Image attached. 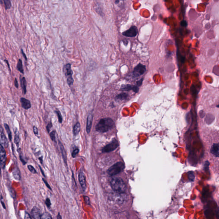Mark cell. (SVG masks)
I'll return each mask as SVG.
<instances>
[{"label":"cell","instance_id":"cell-1","mask_svg":"<svg viewBox=\"0 0 219 219\" xmlns=\"http://www.w3.org/2000/svg\"><path fill=\"white\" fill-rule=\"evenodd\" d=\"M114 121L111 118L102 119L96 126V130L99 133H105L114 127Z\"/></svg>","mask_w":219,"mask_h":219},{"label":"cell","instance_id":"cell-2","mask_svg":"<svg viewBox=\"0 0 219 219\" xmlns=\"http://www.w3.org/2000/svg\"><path fill=\"white\" fill-rule=\"evenodd\" d=\"M111 184L112 189L117 193H123L126 190V185L121 178H113L111 181Z\"/></svg>","mask_w":219,"mask_h":219},{"label":"cell","instance_id":"cell-3","mask_svg":"<svg viewBox=\"0 0 219 219\" xmlns=\"http://www.w3.org/2000/svg\"><path fill=\"white\" fill-rule=\"evenodd\" d=\"M125 168V165L121 162L117 163L113 165L108 170V173L111 176H114L121 173Z\"/></svg>","mask_w":219,"mask_h":219},{"label":"cell","instance_id":"cell-4","mask_svg":"<svg viewBox=\"0 0 219 219\" xmlns=\"http://www.w3.org/2000/svg\"><path fill=\"white\" fill-rule=\"evenodd\" d=\"M146 71V67L145 66L140 64L137 65L132 72V77L137 78L143 74Z\"/></svg>","mask_w":219,"mask_h":219},{"label":"cell","instance_id":"cell-5","mask_svg":"<svg viewBox=\"0 0 219 219\" xmlns=\"http://www.w3.org/2000/svg\"><path fill=\"white\" fill-rule=\"evenodd\" d=\"M138 33V30L135 26H132L130 28L123 33V35L126 37H135Z\"/></svg>","mask_w":219,"mask_h":219},{"label":"cell","instance_id":"cell-6","mask_svg":"<svg viewBox=\"0 0 219 219\" xmlns=\"http://www.w3.org/2000/svg\"><path fill=\"white\" fill-rule=\"evenodd\" d=\"M119 146V143L117 140H113L111 143L104 147L102 149L103 152H110L116 149Z\"/></svg>","mask_w":219,"mask_h":219},{"label":"cell","instance_id":"cell-7","mask_svg":"<svg viewBox=\"0 0 219 219\" xmlns=\"http://www.w3.org/2000/svg\"><path fill=\"white\" fill-rule=\"evenodd\" d=\"M7 159L6 153L4 147L1 145L0 146V161H1V167L3 169L5 168L6 165V161Z\"/></svg>","mask_w":219,"mask_h":219},{"label":"cell","instance_id":"cell-8","mask_svg":"<svg viewBox=\"0 0 219 219\" xmlns=\"http://www.w3.org/2000/svg\"><path fill=\"white\" fill-rule=\"evenodd\" d=\"M79 181L81 185V188L83 191H84L86 189V181L85 175L83 171L80 172L78 175Z\"/></svg>","mask_w":219,"mask_h":219},{"label":"cell","instance_id":"cell-9","mask_svg":"<svg viewBox=\"0 0 219 219\" xmlns=\"http://www.w3.org/2000/svg\"><path fill=\"white\" fill-rule=\"evenodd\" d=\"M1 145L3 146L4 148H7L8 147L9 144L7 139L3 132V129L2 126H1Z\"/></svg>","mask_w":219,"mask_h":219},{"label":"cell","instance_id":"cell-10","mask_svg":"<svg viewBox=\"0 0 219 219\" xmlns=\"http://www.w3.org/2000/svg\"><path fill=\"white\" fill-rule=\"evenodd\" d=\"M121 89L123 90L126 91L132 90L135 93L138 92L139 90L138 86H132L130 84L123 85L121 86Z\"/></svg>","mask_w":219,"mask_h":219},{"label":"cell","instance_id":"cell-11","mask_svg":"<svg viewBox=\"0 0 219 219\" xmlns=\"http://www.w3.org/2000/svg\"><path fill=\"white\" fill-rule=\"evenodd\" d=\"M42 214L40 210L37 207H34L31 211V216L33 219H41Z\"/></svg>","mask_w":219,"mask_h":219},{"label":"cell","instance_id":"cell-12","mask_svg":"<svg viewBox=\"0 0 219 219\" xmlns=\"http://www.w3.org/2000/svg\"><path fill=\"white\" fill-rule=\"evenodd\" d=\"M92 120H93V114L91 112L88 115L87 118L86 130V132L88 134H89L90 132L92 125Z\"/></svg>","mask_w":219,"mask_h":219},{"label":"cell","instance_id":"cell-13","mask_svg":"<svg viewBox=\"0 0 219 219\" xmlns=\"http://www.w3.org/2000/svg\"><path fill=\"white\" fill-rule=\"evenodd\" d=\"M64 73L66 77H68L72 76L73 71L71 70V65L70 64H67L64 66L63 69Z\"/></svg>","mask_w":219,"mask_h":219},{"label":"cell","instance_id":"cell-14","mask_svg":"<svg viewBox=\"0 0 219 219\" xmlns=\"http://www.w3.org/2000/svg\"><path fill=\"white\" fill-rule=\"evenodd\" d=\"M20 102L21 106L25 110L29 109L31 108V102L28 99L25 98H20Z\"/></svg>","mask_w":219,"mask_h":219},{"label":"cell","instance_id":"cell-15","mask_svg":"<svg viewBox=\"0 0 219 219\" xmlns=\"http://www.w3.org/2000/svg\"><path fill=\"white\" fill-rule=\"evenodd\" d=\"M211 152L215 156L219 157V144H214L211 148Z\"/></svg>","mask_w":219,"mask_h":219},{"label":"cell","instance_id":"cell-16","mask_svg":"<svg viewBox=\"0 0 219 219\" xmlns=\"http://www.w3.org/2000/svg\"><path fill=\"white\" fill-rule=\"evenodd\" d=\"M13 176L16 180L20 181L21 179L20 171L18 167L14 168L13 171Z\"/></svg>","mask_w":219,"mask_h":219},{"label":"cell","instance_id":"cell-17","mask_svg":"<svg viewBox=\"0 0 219 219\" xmlns=\"http://www.w3.org/2000/svg\"><path fill=\"white\" fill-rule=\"evenodd\" d=\"M20 80L21 86L23 93L24 94H25L27 92V81L25 78L24 77L21 78V76H20Z\"/></svg>","mask_w":219,"mask_h":219},{"label":"cell","instance_id":"cell-18","mask_svg":"<svg viewBox=\"0 0 219 219\" xmlns=\"http://www.w3.org/2000/svg\"><path fill=\"white\" fill-rule=\"evenodd\" d=\"M60 147V150H61V154H62V156L64 159V161L66 165H67V157H66V152L65 149L64 147L63 146L62 143L59 141Z\"/></svg>","mask_w":219,"mask_h":219},{"label":"cell","instance_id":"cell-19","mask_svg":"<svg viewBox=\"0 0 219 219\" xmlns=\"http://www.w3.org/2000/svg\"><path fill=\"white\" fill-rule=\"evenodd\" d=\"M129 97V95L125 92H122L120 94H118L115 98V99L118 101H123L126 100Z\"/></svg>","mask_w":219,"mask_h":219},{"label":"cell","instance_id":"cell-20","mask_svg":"<svg viewBox=\"0 0 219 219\" xmlns=\"http://www.w3.org/2000/svg\"><path fill=\"white\" fill-rule=\"evenodd\" d=\"M80 130V125L79 122H77L74 125L73 129V133L74 136L77 135Z\"/></svg>","mask_w":219,"mask_h":219},{"label":"cell","instance_id":"cell-21","mask_svg":"<svg viewBox=\"0 0 219 219\" xmlns=\"http://www.w3.org/2000/svg\"><path fill=\"white\" fill-rule=\"evenodd\" d=\"M17 69L19 72L21 73L24 74V69L23 68V65H22V61L20 59L18 60V63L17 64Z\"/></svg>","mask_w":219,"mask_h":219},{"label":"cell","instance_id":"cell-22","mask_svg":"<svg viewBox=\"0 0 219 219\" xmlns=\"http://www.w3.org/2000/svg\"><path fill=\"white\" fill-rule=\"evenodd\" d=\"M20 142L19 134L18 130L16 129L15 132L14 143L16 146H19Z\"/></svg>","mask_w":219,"mask_h":219},{"label":"cell","instance_id":"cell-23","mask_svg":"<svg viewBox=\"0 0 219 219\" xmlns=\"http://www.w3.org/2000/svg\"><path fill=\"white\" fill-rule=\"evenodd\" d=\"M4 126L6 131H7V133L8 135L9 139V141H11L12 139V135L10 128H9V125L6 123L4 124Z\"/></svg>","mask_w":219,"mask_h":219},{"label":"cell","instance_id":"cell-24","mask_svg":"<svg viewBox=\"0 0 219 219\" xmlns=\"http://www.w3.org/2000/svg\"><path fill=\"white\" fill-rule=\"evenodd\" d=\"M5 8L6 9H9L11 7L10 0H3Z\"/></svg>","mask_w":219,"mask_h":219},{"label":"cell","instance_id":"cell-25","mask_svg":"<svg viewBox=\"0 0 219 219\" xmlns=\"http://www.w3.org/2000/svg\"><path fill=\"white\" fill-rule=\"evenodd\" d=\"M54 113H55L58 116L59 123H62V122H63V117H62V116L60 112L58 110V111H54Z\"/></svg>","mask_w":219,"mask_h":219},{"label":"cell","instance_id":"cell-26","mask_svg":"<svg viewBox=\"0 0 219 219\" xmlns=\"http://www.w3.org/2000/svg\"><path fill=\"white\" fill-rule=\"evenodd\" d=\"M51 214L48 212H45L42 214L41 219H52Z\"/></svg>","mask_w":219,"mask_h":219},{"label":"cell","instance_id":"cell-27","mask_svg":"<svg viewBox=\"0 0 219 219\" xmlns=\"http://www.w3.org/2000/svg\"><path fill=\"white\" fill-rule=\"evenodd\" d=\"M55 134H56V131H53L50 134V136L51 139L53 141L56 143V137H55Z\"/></svg>","mask_w":219,"mask_h":219},{"label":"cell","instance_id":"cell-28","mask_svg":"<svg viewBox=\"0 0 219 219\" xmlns=\"http://www.w3.org/2000/svg\"><path fill=\"white\" fill-rule=\"evenodd\" d=\"M67 83L69 86L72 85L74 83V79L72 78V76H70L68 77L67 79Z\"/></svg>","mask_w":219,"mask_h":219},{"label":"cell","instance_id":"cell-29","mask_svg":"<svg viewBox=\"0 0 219 219\" xmlns=\"http://www.w3.org/2000/svg\"><path fill=\"white\" fill-rule=\"evenodd\" d=\"M27 168L28 169L30 172L31 173H32L33 174H36L37 173V171H36L35 169L34 168V167L33 166H32L31 165H28L27 166Z\"/></svg>","mask_w":219,"mask_h":219},{"label":"cell","instance_id":"cell-30","mask_svg":"<svg viewBox=\"0 0 219 219\" xmlns=\"http://www.w3.org/2000/svg\"><path fill=\"white\" fill-rule=\"evenodd\" d=\"M79 151V150L78 149H76L73 151L72 153V157L74 158L77 155V154L78 153Z\"/></svg>","mask_w":219,"mask_h":219},{"label":"cell","instance_id":"cell-31","mask_svg":"<svg viewBox=\"0 0 219 219\" xmlns=\"http://www.w3.org/2000/svg\"><path fill=\"white\" fill-rule=\"evenodd\" d=\"M45 204H46V205L47 207H50V206H51V205H52V203H51V201H50V200L49 199V198H48L46 199V201H45Z\"/></svg>","mask_w":219,"mask_h":219},{"label":"cell","instance_id":"cell-32","mask_svg":"<svg viewBox=\"0 0 219 219\" xmlns=\"http://www.w3.org/2000/svg\"><path fill=\"white\" fill-rule=\"evenodd\" d=\"M52 127V122L51 121V122L48 123V124L46 126L47 130L48 133H49V132H50V130H51Z\"/></svg>","mask_w":219,"mask_h":219},{"label":"cell","instance_id":"cell-33","mask_svg":"<svg viewBox=\"0 0 219 219\" xmlns=\"http://www.w3.org/2000/svg\"><path fill=\"white\" fill-rule=\"evenodd\" d=\"M84 200L86 204L87 205H90V199L87 196H84Z\"/></svg>","mask_w":219,"mask_h":219},{"label":"cell","instance_id":"cell-34","mask_svg":"<svg viewBox=\"0 0 219 219\" xmlns=\"http://www.w3.org/2000/svg\"><path fill=\"white\" fill-rule=\"evenodd\" d=\"M33 131L34 135L37 136H38V134H39V131H38V129H37L36 126H33Z\"/></svg>","mask_w":219,"mask_h":219},{"label":"cell","instance_id":"cell-35","mask_svg":"<svg viewBox=\"0 0 219 219\" xmlns=\"http://www.w3.org/2000/svg\"><path fill=\"white\" fill-rule=\"evenodd\" d=\"M42 180H43V182H44V183L46 184V187H47V188H48L49 189H50V190H52V188H51V187H50V185H49V184H48V183L47 182V181H46V180L44 178H42Z\"/></svg>","mask_w":219,"mask_h":219},{"label":"cell","instance_id":"cell-36","mask_svg":"<svg viewBox=\"0 0 219 219\" xmlns=\"http://www.w3.org/2000/svg\"><path fill=\"white\" fill-rule=\"evenodd\" d=\"M24 218L31 219L32 218V217H31V215H30V214H29L28 213H27V212H25V218Z\"/></svg>","mask_w":219,"mask_h":219},{"label":"cell","instance_id":"cell-37","mask_svg":"<svg viewBox=\"0 0 219 219\" xmlns=\"http://www.w3.org/2000/svg\"><path fill=\"white\" fill-rule=\"evenodd\" d=\"M1 203L3 207L4 208V209H6V206H5V204H4V201H3V198L2 196L1 195Z\"/></svg>","mask_w":219,"mask_h":219},{"label":"cell","instance_id":"cell-38","mask_svg":"<svg viewBox=\"0 0 219 219\" xmlns=\"http://www.w3.org/2000/svg\"><path fill=\"white\" fill-rule=\"evenodd\" d=\"M181 25L182 26L185 27L188 25V23H187V21H186L183 20L181 22Z\"/></svg>","mask_w":219,"mask_h":219},{"label":"cell","instance_id":"cell-39","mask_svg":"<svg viewBox=\"0 0 219 219\" xmlns=\"http://www.w3.org/2000/svg\"><path fill=\"white\" fill-rule=\"evenodd\" d=\"M143 78L141 79L140 80L137 81V86H141L142 84V82L143 81Z\"/></svg>","mask_w":219,"mask_h":219},{"label":"cell","instance_id":"cell-40","mask_svg":"<svg viewBox=\"0 0 219 219\" xmlns=\"http://www.w3.org/2000/svg\"><path fill=\"white\" fill-rule=\"evenodd\" d=\"M14 83V85L15 86V87H16V88H19V84H18V80H17V79L16 78H15V79Z\"/></svg>","mask_w":219,"mask_h":219},{"label":"cell","instance_id":"cell-41","mask_svg":"<svg viewBox=\"0 0 219 219\" xmlns=\"http://www.w3.org/2000/svg\"><path fill=\"white\" fill-rule=\"evenodd\" d=\"M21 54H22V55H23L24 58H25V60H26L27 61V58L26 55V54H25V53H24V51H23V49H21Z\"/></svg>","mask_w":219,"mask_h":219},{"label":"cell","instance_id":"cell-42","mask_svg":"<svg viewBox=\"0 0 219 219\" xmlns=\"http://www.w3.org/2000/svg\"><path fill=\"white\" fill-rule=\"evenodd\" d=\"M20 159L21 161L23 163V165H25L26 163H27V162L25 161V160L23 159L22 156L20 155Z\"/></svg>","mask_w":219,"mask_h":219},{"label":"cell","instance_id":"cell-43","mask_svg":"<svg viewBox=\"0 0 219 219\" xmlns=\"http://www.w3.org/2000/svg\"><path fill=\"white\" fill-rule=\"evenodd\" d=\"M4 61L7 64V65L8 67V69L9 70L11 71V69H10V66H9V64L8 61L7 60H4Z\"/></svg>","mask_w":219,"mask_h":219},{"label":"cell","instance_id":"cell-44","mask_svg":"<svg viewBox=\"0 0 219 219\" xmlns=\"http://www.w3.org/2000/svg\"><path fill=\"white\" fill-rule=\"evenodd\" d=\"M39 167H40V169L42 173V175H43L44 177H45V173H44V172H43V170H42V169L41 168V167L40 166H39Z\"/></svg>","mask_w":219,"mask_h":219},{"label":"cell","instance_id":"cell-45","mask_svg":"<svg viewBox=\"0 0 219 219\" xmlns=\"http://www.w3.org/2000/svg\"><path fill=\"white\" fill-rule=\"evenodd\" d=\"M57 219H62V217H61V216H60V213H58V216H57Z\"/></svg>","mask_w":219,"mask_h":219},{"label":"cell","instance_id":"cell-46","mask_svg":"<svg viewBox=\"0 0 219 219\" xmlns=\"http://www.w3.org/2000/svg\"><path fill=\"white\" fill-rule=\"evenodd\" d=\"M39 160H40V161L41 163H42V161H43V160H42V157H40V158H39Z\"/></svg>","mask_w":219,"mask_h":219},{"label":"cell","instance_id":"cell-47","mask_svg":"<svg viewBox=\"0 0 219 219\" xmlns=\"http://www.w3.org/2000/svg\"><path fill=\"white\" fill-rule=\"evenodd\" d=\"M123 1H125V0H123Z\"/></svg>","mask_w":219,"mask_h":219}]
</instances>
